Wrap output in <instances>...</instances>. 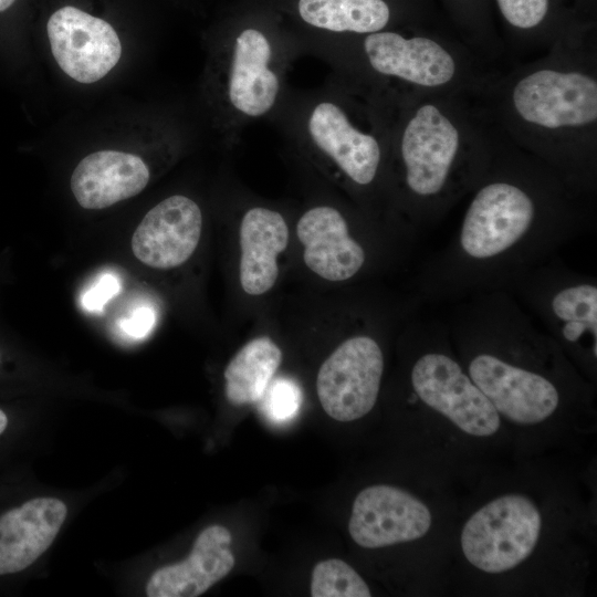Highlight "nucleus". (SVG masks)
<instances>
[{
	"instance_id": "obj_16",
	"label": "nucleus",
	"mask_w": 597,
	"mask_h": 597,
	"mask_svg": "<svg viewBox=\"0 0 597 597\" xmlns=\"http://www.w3.org/2000/svg\"><path fill=\"white\" fill-rule=\"evenodd\" d=\"M308 133L353 181H373L380 160L379 145L373 136L354 128L339 106L332 102L317 104L308 118Z\"/></svg>"
},
{
	"instance_id": "obj_25",
	"label": "nucleus",
	"mask_w": 597,
	"mask_h": 597,
	"mask_svg": "<svg viewBox=\"0 0 597 597\" xmlns=\"http://www.w3.org/2000/svg\"><path fill=\"white\" fill-rule=\"evenodd\" d=\"M121 291V281L113 273H104L82 295V305L86 311L101 312L106 303Z\"/></svg>"
},
{
	"instance_id": "obj_22",
	"label": "nucleus",
	"mask_w": 597,
	"mask_h": 597,
	"mask_svg": "<svg viewBox=\"0 0 597 597\" xmlns=\"http://www.w3.org/2000/svg\"><path fill=\"white\" fill-rule=\"evenodd\" d=\"M313 597H369L370 589L347 563L329 558L317 563L312 573Z\"/></svg>"
},
{
	"instance_id": "obj_21",
	"label": "nucleus",
	"mask_w": 597,
	"mask_h": 597,
	"mask_svg": "<svg viewBox=\"0 0 597 597\" xmlns=\"http://www.w3.org/2000/svg\"><path fill=\"white\" fill-rule=\"evenodd\" d=\"M554 315L563 323L562 334L569 343L586 333L597 339V287L582 283L557 292L551 303Z\"/></svg>"
},
{
	"instance_id": "obj_9",
	"label": "nucleus",
	"mask_w": 597,
	"mask_h": 597,
	"mask_svg": "<svg viewBox=\"0 0 597 597\" xmlns=\"http://www.w3.org/2000/svg\"><path fill=\"white\" fill-rule=\"evenodd\" d=\"M202 214L190 198L175 195L151 208L132 238L134 255L156 269L185 263L195 252L201 235Z\"/></svg>"
},
{
	"instance_id": "obj_27",
	"label": "nucleus",
	"mask_w": 597,
	"mask_h": 597,
	"mask_svg": "<svg viewBox=\"0 0 597 597\" xmlns=\"http://www.w3.org/2000/svg\"><path fill=\"white\" fill-rule=\"evenodd\" d=\"M8 425V418L6 413L0 409V434L4 431Z\"/></svg>"
},
{
	"instance_id": "obj_6",
	"label": "nucleus",
	"mask_w": 597,
	"mask_h": 597,
	"mask_svg": "<svg viewBox=\"0 0 597 597\" xmlns=\"http://www.w3.org/2000/svg\"><path fill=\"white\" fill-rule=\"evenodd\" d=\"M432 513L416 495L387 484L370 485L354 500L348 531L365 548H380L425 537Z\"/></svg>"
},
{
	"instance_id": "obj_20",
	"label": "nucleus",
	"mask_w": 597,
	"mask_h": 597,
	"mask_svg": "<svg viewBox=\"0 0 597 597\" xmlns=\"http://www.w3.org/2000/svg\"><path fill=\"white\" fill-rule=\"evenodd\" d=\"M298 13L306 23L334 32L374 33L389 20L383 0H300Z\"/></svg>"
},
{
	"instance_id": "obj_12",
	"label": "nucleus",
	"mask_w": 597,
	"mask_h": 597,
	"mask_svg": "<svg viewBox=\"0 0 597 597\" xmlns=\"http://www.w3.org/2000/svg\"><path fill=\"white\" fill-rule=\"evenodd\" d=\"M296 233L305 264L322 279L348 280L365 262L363 247L350 237L346 220L333 207L307 210L297 222Z\"/></svg>"
},
{
	"instance_id": "obj_2",
	"label": "nucleus",
	"mask_w": 597,
	"mask_h": 597,
	"mask_svg": "<svg viewBox=\"0 0 597 597\" xmlns=\"http://www.w3.org/2000/svg\"><path fill=\"white\" fill-rule=\"evenodd\" d=\"M418 398L461 432L489 438L501 428V417L469 374L450 356L427 353L411 369Z\"/></svg>"
},
{
	"instance_id": "obj_14",
	"label": "nucleus",
	"mask_w": 597,
	"mask_h": 597,
	"mask_svg": "<svg viewBox=\"0 0 597 597\" xmlns=\"http://www.w3.org/2000/svg\"><path fill=\"white\" fill-rule=\"evenodd\" d=\"M149 169L136 155L100 150L84 157L71 176V190L85 209H104L138 195L148 184Z\"/></svg>"
},
{
	"instance_id": "obj_10",
	"label": "nucleus",
	"mask_w": 597,
	"mask_h": 597,
	"mask_svg": "<svg viewBox=\"0 0 597 597\" xmlns=\"http://www.w3.org/2000/svg\"><path fill=\"white\" fill-rule=\"evenodd\" d=\"M459 146V134L433 105L420 107L408 123L401 142L409 188L420 195L437 193L444 185Z\"/></svg>"
},
{
	"instance_id": "obj_19",
	"label": "nucleus",
	"mask_w": 597,
	"mask_h": 597,
	"mask_svg": "<svg viewBox=\"0 0 597 597\" xmlns=\"http://www.w3.org/2000/svg\"><path fill=\"white\" fill-rule=\"evenodd\" d=\"M282 360L280 347L268 336L248 342L224 370V392L232 405L259 401Z\"/></svg>"
},
{
	"instance_id": "obj_15",
	"label": "nucleus",
	"mask_w": 597,
	"mask_h": 597,
	"mask_svg": "<svg viewBox=\"0 0 597 597\" xmlns=\"http://www.w3.org/2000/svg\"><path fill=\"white\" fill-rule=\"evenodd\" d=\"M364 48L377 72L419 85L444 84L454 73L450 54L430 39H405L395 32H374L365 39Z\"/></svg>"
},
{
	"instance_id": "obj_17",
	"label": "nucleus",
	"mask_w": 597,
	"mask_h": 597,
	"mask_svg": "<svg viewBox=\"0 0 597 597\" xmlns=\"http://www.w3.org/2000/svg\"><path fill=\"white\" fill-rule=\"evenodd\" d=\"M272 48L256 29H245L235 39L229 75V100L243 115L259 117L274 105L280 82L270 69Z\"/></svg>"
},
{
	"instance_id": "obj_5",
	"label": "nucleus",
	"mask_w": 597,
	"mask_h": 597,
	"mask_svg": "<svg viewBox=\"0 0 597 597\" xmlns=\"http://www.w3.org/2000/svg\"><path fill=\"white\" fill-rule=\"evenodd\" d=\"M468 374L500 417L522 426L538 425L559 406V392L546 377L482 353L474 356Z\"/></svg>"
},
{
	"instance_id": "obj_23",
	"label": "nucleus",
	"mask_w": 597,
	"mask_h": 597,
	"mask_svg": "<svg viewBox=\"0 0 597 597\" xmlns=\"http://www.w3.org/2000/svg\"><path fill=\"white\" fill-rule=\"evenodd\" d=\"M261 401V412L271 422L281 425L291 421L300 411L303 396L297 383L280 377L271 380Z\"/></svg>"
},
{
	"instance_id": "obj_4",
	"label": "nucleus",
	"mask_w": 597,
	"mask_h": 597,
	"mask_svg": "<svg viewBox=\"0 0 597 597\" xmlns=\"http://www.w3.org/2000/svg\"><path fill=\"white\" fill-rule=\"evenodd\" d=\"M46 29L56 63L80 83L100 81L119 61L122 45L113 27L78 8L56 10Z\"/></svg>"
},
{
	"instance_id": "obj_1",
	"label": "nucleus",
	"mask_w": 597,
	"mask_h": 597,
	"mask_svg": "<svg viewBox=\"0 0 597 597\" xmlns=\"http://www.w3.org/2000/svg\"><path fill=\"white\" fill-rule=\"evenodd\" d=\"M542 526V512L530 496L503 494L467 520L460 535L461 551L469 564L483 573H506L532 555Z\"/></svg>"
},
{
	"instance_id": "obj_26",
	"label": "nucleus",
	"mask_w": 597,
	"mask_h": 597,
	"mask_svg": "<svg viewBox=\"0 0 597 597\" xmlns=\"http://www.w3.org/2000/svg\"><path fill=\"white\" fill-rule=\"evenodd\" d=\"M155 323V310L148 305H139L129 315L121 318L118 326L126 335L134 338H143L153 331Z\"/></svg>"
},
{
	"instance_id": "obj_13",
	"label": "nucleus",
	"mask_w": 597,
	"mask_h": 597,
	"mask_svg": "<svg viewBox=\"0 0 597 597\" xmlns=\"http://www.w3.org/2000/svg\"><path fill=\"white\" fill-rule=\"evenodd\" d=\"M67 514L55 498H35L0 515V575L21 572L52 544Z\"/></svg>"
},
{
	"instance_id": "obj_24",
	"label": "nucleus",
	"mask_w": 597,
	"mask_h": 597,
	"mask_svg": "<svg viewBox=\"0 0 597 597\" xmlns=\"http://www.w3.org/2000/svg\"><path fill=\"white\" fill-rule=\"evenodd\" d=\"M505 19L517 28L538 24L547 12L548 0H498Z\"/></svg>"
},
{
	"instance_id": "obj_11",
	"label": "nucleus",
	"mask_w": 597,
	"mask_h": 597,
	"mask_svg": "<svg viewBox=\"0 0 597 597\" xmlns=\"http://www.w3.org/2000/svg\"><path fill=\"white\" fill-rule=\"evenodd\" d=\"M231 534L221 525L205 528L189 556L158 568L148 579V597H197L226 577L234 566Z\"/></svg>"
},
{
	"instance_id": "obj_18",
	"label": "nucleus",
	"mask_w": 597,
	"mask_h": 597,
	"mask_svg": "<svg viewBox=\"0 0 597 597\" xmlns=\"http://www.w3.org/2000/svg\"><path fill=\"white\" fill-rule=\"evenodd\" d=\"M241 258L239 277L249 295L270 291L279 275L277 255L289 243V228L275 210L255 207L248 210L240 224Z\"/></svg>"
},
{
	"instance_id": "obj_3",
	"label": "nucleus",
	"mask_w": 597,
	"mask_h": 597,
	"mask_svg": "<svg viewBox=\"0 0 597 597\" xmlns=\"http://www.w3.org/2000/svg\"><path fill=\"white\" fill-rule=\"evenodd\" d=\"M384 355L369 336H354L343 342L322 364L316 390L325 412L341 422L363 418L375 406Z\"/></svg>"
},
{
	"instance_id": "obj_8",
	"label": "nucleus",
	"mask_w": 597,
	"mask_h": 597,
	"mask_svg": "<svg viewBox=\"0 0 597 597\" xmlns=\"http://www.w3.org/2000/svg\"><path fill=\"white\" fill-rule=\"evenodd\" d=\"M513 101L524 119L548 128L585 125L597 117V84L579 73L535 72L516 85Z\"/></svg>"
},
{
	"instance_id": "obj_28",
	"label": "nucleus",
	"mask_w": 597,
	"mask_h": 597,
	"mask_svg": "<svg viewBox=\"0 0 597 597\" xmlns=\"http://www.w3.org/2000/svg\"><path fill=\"white\" fill-rule=\"evenodd\" d=\"M15 0H0V12L7 10Z\"/></svg>"
},
{
	"instance_id": "obj_7",
	"label": "nucleus",
	"mask_w": 597,
	"mask_h": 597,
	"mask_svg": "<svg viewBox=\"0 0 597 597\" xmlns=\"http://www.w3.org/2000/svg\"><path fill=\"white\" fill-rule=\"evenodd\" d=\"M533 217V202L523 190L505 182L488 185L476 193L465 213L461 248L473 259L493 258L526 233Z\"/></svg>"
}]
</instances>
